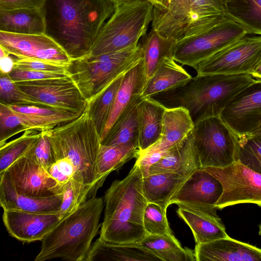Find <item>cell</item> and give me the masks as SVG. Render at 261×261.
Wrapping results in <instances>:
<instances>
[{
  "mask_svg": "<svg viewBox=\"0 0 261 261\" xmlns=\"http://www.w3.org/2000/svg\"><path fill=\"white\" fill-rule=\"evenodd\" d=\"M112 0H45L40 10L45 34L75 60L87 55L114 13Z\"/></svg>",
  "mask_w": 261,
  "mask_h": 261,
  "instance_id": "1",
  "label": "cell"
},
{
  "mask_svg": "<svg viewBox=\"0 0 261 261\" xmlns=\"http://www.w3.org/2000/svg\"><path fill=\"white\" fill-rule=\"evenodd\" d=\"M143 177L135 162L124 178L114 181L107 190L99 239L110 244H136L147 234L143 225L148 202L143 193Z\"/></svg>",
  "mask_w": 261,
  "mask_h": 261,
  "instance_id": "2",
  "label": "cell"
},
{
  "mask_svg": "<svg viewBox=\"0 0 261 261\" xmlns=\"http://www.w3.org/2000/svg\"><path fill=\"white\" fill-rule=\"evenodd\" d=\"M256 81L250 74H197L182 86L149 97L165 108L186 109L195 124L208 118L220 117L227 103Z\"/></svg>",
  "mask_w": 261,
  "mask_h": 261,
  "instance_id": "3",
  "label": "cell"
},
{
  "mask_svg": "<svg viewBox=\"0 0 261 261\" xmlns=\"http://www.w3.org/2000/svg\"><path fill=\"white\" fill-rule=\"evenodd\" d=\"M103 206V198L93 196L61 219L41 241V249L35 260L61 258L86 261L100 226Z\"/></svg>",
  "mask_w": 261,
  "mask_h": 261,
  "instance_id": "4",
  "label": "cell"
},
{
  "mask_svg": "<svg viewBox=\"0 0 261 261\" xmlns=\"http://www.w3.org/2000/svg\"><path fill=\"white\" fill-rule=\"evenodd\" d=\"M56 161L63 160L73 168V179L99 188L96 176L97 158L100 136L87 110L77 118L45 130Z\"/></svg>",
  "mask_w": 261,
  "mask_h": 261,
  "instance_id": "5",
  "label": "cell"
},
{
  "mask_svg": "<svg viewBox=\"0 0 261 261\" xmlns=\"http://www.w3.org/2000/svg\"><path fill=\"white\" fill-rule=\"evenodd\" d=\"M226 18L221 0H166L153 7L151 29L176 41L214 27Z\"/></svg>",
  "mask_w": 261,
  "mask_h": 261,
  "instance_id": "6",
  "label": "cell"
},
{
  "mask_svg": "<svg viewBox=\"0 0 261 261\" xmlns=\"http://www.w3.org/2000/svg\"><path fill=\"white\" fill-rule=\"evenodd\" d=\"M143 57L139 43L118 51L96 56L87 54L72 60L67 70L88 102L136 65Z\"/></svg>",
  "mask_w": 261,
  "mask_h": 261,
  "instance_id": "7",
  "label": "cell"
},
{
  "mask_svg": "<svg viewBox=\"0 0 261 261\" xmlns=\"http://www.w3.org/2000/svg\"><path fill=\"white\" fill-rule=\"evenodd\" d=\"M153 8L148 0L117 3L114 13L88 54L96 56L113 53L137 45L151 22Z\"/></svg>",
  "mask_w": 261,
  "mask_h": 261,
  "instance_id": "8",
  "label": "cell"
},
{
  "mask_svg": "<svg viewBox=\"0 0 261 261\" xmlns=\"http://www.w3.org/2000/svg\"><path fill=\"white\" fill-rule=\"evenodd\" d=\"M192 134L201 168L224 167L238 161L239 137L220 117L198 122Z\"/></svg>",
  "mask_w": 261,
  "mask_h": 261,
  "instance_id": "9",
  "label": "cell"
},
{
  "mask_svg": "<svg viewBox=\"0 0 261 261\" xmlns=\"http://www.w3.org/2000/svg\"><path fill=\"white\" fill-rule=\"evenodd\" d=\"M247 35L241 25L226 18L207 31L177 41L173 59L193 68Z\"/></svg>",
  "mask_w": 261,
  "mask_h": 261,
  "instance_id": "10",
  "label": "cell"
},
{
  "mask_svg": "<svg viewBox=\"0 0 261 261\" xmlns=\"http://www.w3.org/2000/svg\"><path fill=\"white\" fill-rule=\"evenodd\" d=\"M202 169L222 185V194L215 204L217 209L240 203H253L261 207V174L239 161L224 167Z\"/></svg>",
  "mask_w": 261,
  "mask_h": 261,
  "instance_id": "11",
  "label": "cell"
},
{
  "mask_svg": "<svg viewBox=\"0 0 261 261\" xmlns=\"http://www.w3.org/2000/svg\"><path fill=\"white\" fill-rule=\"evenodd\" d=\"M260 50L261 36H246L193 68L198 75L250 74L258 62Z\"/></svg>",
  "mask_w": 261,
  "mask_h": 261,
  "instance_id": "12",
  "label": "cell"
},
{
  "mask_svg": "<svg viewBox=\"0 0 261 261\" xmlns=\"http://www.w3.org/2000/svg\"><path fill=\"white\" fill-rule=\"evenodd\" d=\"M0 178L17 193L35 197L61 195L64 187L36 162L29 150L0 174Z\"/></svg>",
  "mask_w": 261,
  "mask_h": 261,
  "instance_id": "13",
  "label": "cell"
},
{
  "mask_svg": "<svg viewBox=\"0 0 261 261\" xmlns=\"http://www.w3.org/2000/svg\"><path fill=\"white\" fill-rule=\"evenodd\" d=\"M24 92L46 107L79 114L88 102L70 76L16 83Z\"/></svg>",
  "mask_w": 261,
  "mask_h": 261,
  "instance_id": "14",
  "label": "cell"
},
{
  "mask_svg": "<svg viewBox=\"0 0 261 261\" xmlns=\"http://www.w3.org/2000/svg\"><path fill=\"white\" fill-rule=\"evenodd\" d=\"M220 118L239 137L251 135L261 126V81L238 93L226 105Z\"/></svg>",
  "mask_w": 261,
  "mask_h": 261,
  "instance_id": "15",
  "label": "cell"
},
{
  "mask_svg": "<svg viewBox=\"0 0 261 261\" xmlns=\"http://www.w3.org/2000/svg\"><path fill=\"white\" fill-rule=\"evenodd\" d=\"M0 46L17 59H32L69 65L71 59L62 47L43 34H19L0 31Z\"/></svg>",
  "mask_w": 261,
  "mask_h": 261,
  "instance_id": "16",
  "label": "cell"
},
{
  "mask_svg": "<svg viewBox=\"0 0 261 261\" xmlns=\"http://www.w3.org/2000/svg\"><path fill=\"white\" fill-rule=\"evenodd\" d=\"M223 192L220 181L203 169L193 172L170 199V204L195 208L215 206Z\"/></svg>",
  "mask_w": 261,
  "mask_h": 261,
  "instance_id": "17",
  "label": "cell"
},
{
  "mask_svg": "<svg viewBox=\"0 0 261 261\" xmlns=\"http://www.w3.org/2000/svg\"><path fill=\"white\" fill-rule=\"evenodd\" d=\"M3 221L9 234L23 243L42 241L61 220L59 211L34 213L4 210Z\"/></svg>",
  "mask_w": 261,
  "mask_h": 261,
  "instance_id": "18",
  "label": "cell"
},
{
  "mask_svg": "<svg viewBox=\"0 0 261 261\" xmlns=\"http://www.w3.org/2000/svg\"><path fill=\"white\" fill-rule=\"evenodd\" d=\"M196 261H261V248L229 236L196 244Z\"/></svg>",
  "mask_w": 261,
  "mask_h": 261,
  "instance_id": "19",
  "label": "cell"
},
{
  "mask_svg": "<svg viewBox=\"0 0 261 261\" xmlns=\"http://www.w3.org/2000/svg\"><path fill=\"white\" fill-rule=\"evenodd\" d=\"M178 207L177 213L191 229L196 244L228 236L224 223L217 214L216 206L202 208Z\"/></svg>",
  "mask_w": 261,
  "mask_h": 261,
  "instance_id": "20",
  "label": "cell"
},
{
  "mask_svg": "<svg viewBox=\"0 0 261 261\" xmlns=\"http://www.w3.org/2000/svg\"><path fill=\"white\" fill-rule=\"evenodd\" d=\"M146 81L142 58L136 65L124 74L108 120L100 136V142L106 137L114 123L126 108L135 98L142 95Z\"/></svg>",
  "mask_w": 261,
  "mask_h": 261,
  "instance_id": "21",
  "label": "cell"
},
{
  "mask_svg": "<svg viewBox=\"0 0 261 261\" xmlns=\"http://www.w3.org/2000/svg\"><path fill=\"white\" fill-rule=\"evenodd\" d=\"M194 124L189 112L182 107L165 108L160 139L143 153L167 151L180 143L193 129Z\"/></svg>",
  "mask_w": 261,
  "mask_h": 261,
  "instance_id": "22",
  "label": "cell"
},
{
  "mask_svg": "<svg viewBox=\"0 0 261 261\" xmlns=\"http://www.w3.org/2000/svg\"><path fill=\"white\" fill-rule=\"evenodd\" d=\"M201 169L192 131L180 143L169 149L166 154L149 169V174L190 172Z\"/></svg>",
  "mask_w": 261,
  "mask_h": 261,
  "instance_id": "23",
  "label": "cell"
},
{
  "mask_svg": "<svg viewBox=\"0 0 261 261\" xmlns=\"http://www.w3.org/2000/svg\"><path fill=\"white\" fill-rule=\"evenodd\" d=\"M162 261L140 243L114 244L98 238L93 245L86 261Z\"/></svg>",
  "mask_w": 261,
  "mask_h": 261,
  "instance_id": "24",
  "label": "cell"
},
{
  "mask_svg": "<svg viewBox=\"0 0 261 261\" xmlns=\"http://www.w3.org/2000/svg\"><path fill=\"white\" fill-rule=\"evenodd\" d=\"M62 194L47 197H35L19 194L6 181H0V204L3 210H13L34 213L58 212Z\"/></svg>",
  "mask_w": 261,
  "mask_h": 261,
  "instance_id": "25",
  "label": "cell"
},
{
  "mask_svg": "<svg viewBox=\"0 0 261 261\" xmlns=\"http://www.w3.org/2000/svg\"><path fill=\"white\" fill-rule=\"evenodd\" d=\"M192 173L170 172L149 174L143 177L145 197L148 202L159 204L167 211L172 197Z\"/></svg>",
  "mask_w": 261,
  "mask_h": 261,
  "instance_id": "26",
  "label": "cell"
},
{
  "mask_svg": "<svg viewBox=\"0 0 261 261\" xmlns=\"http://www.w3.org/2000/svg\"><path fill=\"white\" fill-rule=\"evenodd\" d=\"M139 153L155 143L160 138L165 108L150 97H144L138 107Z\"/></svg>",
  "mask_w": 261,
  "mask_h": 261,
  "instance_id": "27",
  "label": "cell"
},
{
  "mask_svg": "<svg viewBox=\"0 0 261 261\" xmlns=\"http://www.w3.org/2000/svg\"><path fill=\"white\" fill-rule=\"evenodd\" d=\"M45 26L40 9H0V31L19 34H43Z\"/></svg>",
  "mask_w": 261,
  "mask_h": 261,
  "instance_id": "28",
  "label": "cell"
},
{
  "mask_svg": "<svg viewBox=\"0 0 261 261\" xmlns=\"http://www.w3.org/2000/svg\"><path fill=\"white\" fill-rule=\"evenodd\" d=\"M138 145L135 142L105 145L100 144L96 164L98 187H100L106 178L112 171L119 169L133 158L139 156Z\"/></svg>",
  "mask_w": 261,
  "mask_h": 261,
  "instance_id": "29",
  "label": "cell"
},
{
  "mask_svg": "<svg viewBox=\"0 0 261 261\" xmlns=\"http://www.w3.org/2000/svg\"><path fill=\"white\" fill-rule=\"evenodd\" d=\"M176 42L174 39L162 36L152 29L142 37L139 43L143 51L147 80L167 59L173 58Z\"/></svg>",
  "mask_w": 261,
  "mask_h": 261,
  "instance_id": "30",
  "label": "cell"
},
{
  "mask_svg": "<svg viewBox=\"0 0 261 261\" xmlns=\"http://www.w3.org/2000/svg\"><path fill=\"white\" fill-rule=\"evenodd\" d=\"M192 76L176 63L173 58L167 59L145 84L142 96L149 97L156 94L184 85Z\"/></svg>",
  "mask_w": 261,
  "mask_h": 261,
  "instance_id": "31",
  "label": "cell"
},
{
  "mask_svg": "<svg viewBox=\"0 0 261 261\" xmlns=\"http://www.w3.org/2000/svg\"><path fill=\"white\" fill-rule=\"evenodd\" d=\"M144 97L135 98L119 115L100 144L112 145L135 142L138 145L139 116L138 107Z\"/></svg>",
  "mask_w": 261,
  "mask_h": 261,
  "instance_id": "32",
  "label": "cell"
},
{
  "mask_svg": "<svg viewBox=\"0 0 261 261\" xmlns=\"http://www.w3.org/2000/svg\"><path fill=\"white\" fill-rule=\"evenodd\" d=\"M227 18L241 25L247 34L261 36V0H222Z\"/></svg>",
  "mask_w": 261,
  "mask_h": 261,
  "instance_id": "33",
  "label": "cell"
},
{
  "mask_svg": "<svg viewBox=\"0 0 261 261\" xmlns=\"http://www.w3.org/2000/svg\"><path fill=\"white\" fill-rule=\"evenodd\" d=\"M140 243L162 261H196L194 250L183 248L174 236L147 234Z\"/></svg>",
  "mask_w": 261,
  "mask_h": 261,
  "instance_id": "34",
  "label": "cell"
},
{
  "mask_svg": "<svg viewBox=\"0 0 261 261\" xmlns=\"http://www.w3.org/2000/svg\"><path fill=\"white\" fill-rule=\"evenodd\" d=\"M124 74L117 78L98 95L88 102L86 110L100 138L108 120Z\"/></svg>",
  "mask_w": 261,
  "mask_h": 261,
  "instance_id": "35",
  "label": "cell"
},
{
  "mask_svg": "<svg viewBox=\"0 0 261 261\" xmlns=\"http://www.w3.org/2000/svg\"><path fill=\"white\" fill-rule=\"evenodd\" d=\"M37 132L33 129L26 130L19 138L0 147V174L30 149L40 137V132Z\"/></svg>",
  "mask_w": 261,
  "mask_h": 261,
  "instance_id": "36",
  "label": "cell"
},
{
  "mask_svg": "<svg viewBox=\"0 0 261 261\" xmlns=\"http://www.w3.org/2000/svg\"><path fill=\"white\" fill-rule=\"evenodd\" d=\"M16 112L34 116L51 128L73 120L81 114L49 107L7 105Z\"/></svg>",
  "mask_w": 261,
  "mask_h": 261,
  "instance_id": "37",
  "label": "cell"
},
{
  "mask_svg": "<svg viewBox=\"0 0 261 261\" xmlns=\"http://www.w3.org/2000/svg\"><path fill=\"white\" fill-rule=\"evenodd\" d=\"M93 188L71 179L63 187L62 201L59 211L62 219L75 211L81 204L90 198V195L95 196Z\"/></svg>",
  "mask_w": 261,
  "mask_h": 261,
  "instance_id": "38",
  "label": "cell"
},
{
  "mask_svg": "<svg viewBox=\"0 0 261 261\" xmlns=\"http://www.w3.org/2000/svg\"><path fill=\"white\" fill-rule=\"evenodd\" d=\"M0 102L6 105L36 106L47 107L23 91L9 74L0 72Z\"/></svg>",
  "mask_w": 261,
  "mask_h": 261,
  "instance_id": "39",
  "label": "cell"
},
{
  "mask_svg": "<svg viewBox=\"0 0 261 261\" xmlns=\"http://www.w3.org/2000/svg\"><path fill=\"white\" fill-rule=\"evenodd\" d=\"M238 161L261 174V138L253 135L239 137Z\"/></svg>",
  "mask_w": 261,
  "mask_h": 261,
  "instance_id": "40",
  "label": "cell"
},
{
  "mask_svg": "<svg viewBox=\"0 0 261 261\" xmlns=\"http://www.w3.org/2000/svg\"><path fill=\"white\" fill-rule=\"evenodd\" d=\"M166 210L153 202H148L143 215V227L147 234L172 237Z\"/></svg>",
  "mask_w": 261,
  "mask_h": 261,
  "instance_id": "41",
  "label": "cell"
},
{
  "mask_svg": "<svg viewBox=\"0 0 261 261\" xmlns=\"http://www.w3.org/2000/svg\"><path fill=\"white\" fill-rule=\"evenodd\" d=\"M28 130L21 119L7 105L0 102V147L11 137Z\"/></svg>",
  "mask_w": 261,
  "mask_h": 261,
  "instance_id": "42",
  "label": "cell"
},
{
  "mask_svg": "<svg viewBox=\"0 0 261 261\" xmlns=\"http://www.w3.org/2000/svg\"><path fill=\"white\" fill-rule=\"evenodd\" d=\"M29 151L36 162L46 171L56 162L49 138L45 130L40 132L39 138Z\"/></svg>",
  "mask_w": 261,
  "mask_h": 261,
  "instance_id": "43",
  "label": "cell"
},
{
  "mask_svg": "<svg viewBox=\"0 0 261 261\" xmlns=\"http://www.w3.org/2000/svg\"><path fill=\"white\" fill-rule=\"evenodd\" d=\"M15 83L70 76L68 72H55L30 69H14L9 74Z\"/></svg>",
  "mask_w": 261,
  "mask_h": 261,
  "instance_id": "44",
  "label": "cell"
},
{
  "mask_svg": "<svg viewBox=\"0 0 261 261\" xmlns=\"http://www.w3.org/2000/svg\"><path fill=\"white\" fill-rule=\"evenodd\" d=\"M67 67L68 66L43 60L16 58L14 69L68 72Z\"/></svg>",
  "mask_w": 261,
  "mask_h": 261,
  "instance_id": "45",
  "label": "cell"
},
{
  "mask_svg": "<svg viewBox=\"0 0 261 261\" xmlns=\"http://www.w3.org/2000/svg\"><path fill=\"white\" fill-rule=\"evenodd\" d=\"M167 151H153L139 154L136 163L139 165L143 177L149 174V169L159 162L167 153Z\"/></svg>",
  "mask_w": 261,
  "mask_h": 261,
  "instance_id": "46",
  "label": "cell"
},
{
  "mask_svg": "<svg viewBox=\"0 0 261 261\" xmlns=\"http://www.w3.org/2000/svg\"><path fill=\"white\" fill-rule=\"evenodd\" d=\"M45 0H0V9H40Z\"/></svg>",
  "mask_w": 261,
  "mask_h": 261,
  "instance_id": "47",
  "label": "cell"
},
{
  "mask_svg": "<svg viewBox=\"0 0 261 261\" xmlns=\"http://www.w3.org/2000/svg\"><path fill=\"white\" fill-rule=\"evenodd\" d=\"M12 55H9L0 58V72L9 74L14 69L15 60Z\"/></svg>",
  "mask_w": 261,
  "mask_h": 261,
  "instance_id": "48",
  "label": "cell"
},
{
  "mask_svg": "<svg viewBox=\"0 0 261 261\" xmlns=\"http://www.w3.org/2000/svg\"><path fill=\"white\" fill-rule=\"evenodd\" d=\"M250 75L256 80L261 81V50L258 62Z\"/></svg>",
  "mask_w": 261,
  "mask_h": 261,
  "instance_id": "49",
  "label": "cell"
},
{
  "mask_svg": "<svg viewBox=\"0 0 261 261\" xmlns=\"http://www.w3.org/2000/svg\"><path fill=\"white\" fill-rule=\"evenodd\" d=\"M153 6V7H160L164 5L166 0H148Z\"/></svg>",
  "mask_w": 261,
  "mask_h": 261,
  "instance_id": "50",
  "label": "cell"
},
{
  "mask_svg": "<svg viewBox=\"0 0 261 261\" xmlns=\"http://www.w3.org/2000/svg\"><path fill=\"white\" fill-rule=\"evenodd\" d=\"M112 1H113L115 3H116L117 4V3H119L120 2H124V1H129V0H112Z\"/></svg>",
  "mask_w": 261,
  "mask_h": 261,
  "instance_id": "51",
  "label": "cell"
},
{
  "mask_svg": "<svg viewBox=\"0 0 261 261\" xmlns=\"http://www.w3.org/2000/svg\"><path fill=\"white\" fill-rule=\"evenodd\" d=\"M258 234L259 236H261V223L260 224H259V231H258Z\"/></svg>",
  "mask_w": 261,
  "mask_h": 261,
  "instance_id": "52",
  "label": "cell"
},
{
  "mask_svg": "<svg viewBox=\"0 0 261 261\" xmlns=\"http://www.w3.org/2000/svg\"><path fill=\"white\" fill-rule=\"evenodd\" d=\"M253 135H256L261 138V133L252 134Z\"/></svg>",
  "mask_w": 261,
  "mask_h": 261,
  "instance_id": "53",
  "label": "cell"
},
{
  "mask_svg": "<svg viewBox=\"0 0 261 261\" xmlns=\"http://www.w3.org/2000/svg\"><path fill=\"white\" fill-rule=\"evenodd\" d=\"M261 133V126L260 127L259 130L257 132H255V133H253L252 134H256V133Z\"/></svg>",
  "mask_w": 261,
  "mask_h": 261,
  "instance_id": "54",
  "label": "cell"
},
{
  "mask_svg": "<svg viewBox=\"0 0 261 261\" xmlns=\"http://www.w3.org/2000/svg\"><path fill=\"white\" fill-rule=\"evenodd\" d=\"M222 1V0H221Z\"/></svg>",
  "mask_w": 261,
  "mask_h": 261,
  "instance_id": "55",
  "label": "cell"
}]
</instances>
